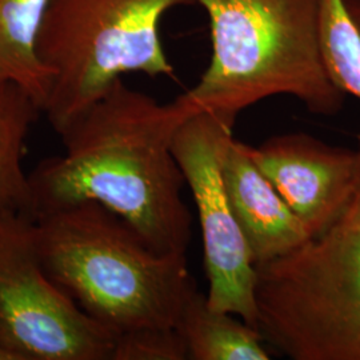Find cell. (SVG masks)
Masks as SVG:
<instances>
[{"label":"cell","mask_w":360,"mask_h":360,"mask_svg":"<svg viewBox=\"0 0 360 360\" xmlns=\"http://www.w3.org/2000/svg\"><path fill=\"white\" fill-rule=\"evenodd\" d=\"M193 114L181 95L159 103L117 79L59 134L65 154L28 174L32 218L94 200L129 221L155 251L186 254L193 218L172 142Z\"/></svg>","instance_id":"1"},{"label":"cell","mask_w":360,"mask_h":360,"mask_svg":"<svg viewBox=\"0 0 360 360\" xmlns=\"http://www.w3.org/2000/svg\"><path fill=\"white\" fill-rule=\"evenodd\" d=\"M44 270L90 318L117 335L176 327L198 291L186 254H160L110 208L87 200L40 214Z\"/></svg>","instance_id":"2"},{"label":"cell","mask_w":360,"mask_h":360,"mask_svg":"<svg viewBox=\"0 0 360 360\" xmlns=\"http://www.w3.org/2000/svg\"><path fill=\"white\" fill-rule=\"evenodd\" d=\"M210 20L211 60L181 96L193 112L235 124L252 104L290 95L316 115L338 114L346 94L335 86L319 43L321 0H195Z\"/></svg>","instance_id":"3"},{"label":"cell","mask_w":360,"mask_h":360,"mask_svg":"<svg viewBox=\"0 0 360 360\" xmlns=\"http://www.w3.org/2000/svg\"><path fill=\"white\" fill-rule=\"evenodd\" d=\"M359 169L342 212L283 257L257 264V328L294 360H360Z\"/></svg>","instance_id":"4"},{"label":"cell","mask_w":360,"mask_h":360,"mask_svg":"<svg viewBox=\"0 0 360 360\" xmlns=\"http://www.w3.org/2000/svg\"><path fill=\"white\" fill-rule=\"evenodd\" d=\"M195 0H50L37 39L51 75L43 114L56 134L127 72L174 77L160 39L165 13Z\"/></svg>","instance_id":"5"},{"label":"cell","mask_w":360,"mask_h":360,"mask_svg":"<svg viewBox=\"0 0 360 360\" xmlns=\"http://www.w3.org/2000/svg\"><path fill=\"white\" fill-rule=\"evenodd\" d=\"M0 331L27 360H111L115 342L44 270L23 214H0Z\"/></svg>","instance_id":"6"},{"label":"cell","mask_w":360,"mask_h":360,"mask_svg":"<svg viewBox=\"0 0 360 360\" xmlns=\"http://www.w3.org/2000/svg\"><path fill=\"white\" fill-rule=\"evenodd\" d=\"M233 123L200 111L180 126L172 153L191 188L202 230L208 278V307L238 315L257 328V264L233 215L223 183L221 166Z\"/></svg>","instance_id":"7"},{"label":"cell","mask_w":360,"mask_h":360,"mask_svg":"<svg viewBox=\"0 0 360 360\" xmlns=\"http://www.w3.org/2000/svg\"><path fill=\"white\" fill-rule=\"evenodd\" d=\"M247 153L311 236L342 212L358 178V150L334 147L304 132L247 146Z\"/></svg>","instance_id":"8"},{"label":"cell","mask_w":360,"mask_h":360,"mask_svg":"<svg viewBox=\"0 0 360 360\" xmlns=\"http://www.w3.org/2000/svg\"><path fill=\"white\" fill-rule=\"evenodd\" d=\"M223 183L255 264L283 257L311 233L247 153L232 139L221 166Z\"/></svg>","instance_id":"9"},{"label":"cell","mask_w":360,"mask_h":360,"mask_svg":"<svg viewBox=\"0 0 360 360\" xmlns=\"http://www.w3.org/2000/svg\"><path fill=\"white\" fill-rule=\"evenodd\" d=\"M40 114L41 108L27 91L0 77V214L32 218V193L23 158L27 136Z\"/></svg>","instance_id":"10"},{"label":"cell","mask_w":360,"mask_h":360,"mask_svg":"<svg viewBox=\"0 0 360 360\" xmlns=\"http://www.w3.org/2000/svg\"><path fill=\"white\" fill-rule=\"evenodd\" d=\"M231 315L210 309L207 296L199 291L188 297L176 323L188 348V359H271L260 331Z\"/></svg>","instance_id":"11"},{"label":"cell","mask_w":360,"mask_h":360,"mask_svg":"<svg viewBox=\"0 0 360 360\" xmlns=\"http://www.w3.org/2000/svg\"><path fill=\"white\" fill-rule=\"evenodd\" d=\"M50 0H0V77L8 79L43 107L51 75L37 53V39Z\"/></svg>","instance_id":"12"},{"label":"cell","mask_w":360,"mask_h":360,"mask_svg":"<svg viewBox=\"0 0 360 360\" xmlns=\"http://www.w3.org/2000/svg\"><path fill=\"white\" fill-rule=\"evenodd\" d=\"M319 43L335 86L360 99V32L345 0H321Z\"/></svg>","instance_id":"13"},{"label":"cell","mask_w":360,"mask_h":360,"mask_svg":"<svg viewBox=\"0 0 360 360\" xmlns=\"http://www.w3.org/2000/svg\"><path fill=\"white\" fill-rule=\"evenodd\" d=\"M188 348L176 327H141L115 336L111 360H187Z\"/></svg>","instance_id":"14"},{"label":"cell","mask_w":360,"mask_h":360,"mask_svg":"<svg viewBox=\"0 0 360 360\" xmlns=\"http://www.w3.org/2000/svg\"><path fill=\"white\" fill-rule=\"evenodd\" d=\"M0 360H27L26 355L0 331Z\"/></svg>","instance_id":"15"},{"label":"cell","mask_w":360,"mask_h":360,"mask_svg":"<svg viewBox=\"0 0 360 360\" xmlns=\"http://www.w3.org/2000/svg\"><path fill=\"white\" fill-rule=\"evenodd\" d=\"M346 8L360 32V0H345Z\"/></svg>","instance_id":"16"}]
</instances>
